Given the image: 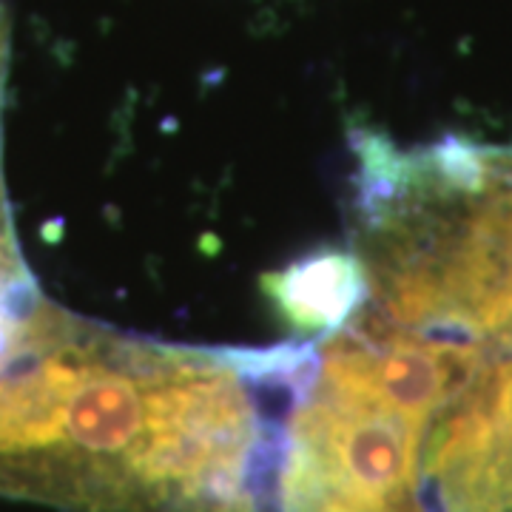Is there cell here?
<instances>
[{"mask_svg":"<svg viewBox=\"0 0 512 512\" xmlns=\"http://www.w3.org/2000/svg\"><path fill=\"white\" fill-rule=\"evenodd\" d=\"M262 291L299 339L322 336L365 299V268L350 248H319L265 276Z\"/></svg>","mask_w":512,"mask_h":512,"instance_id":"cell-1","label":"cell"},{"mask_svg":"<svg viewBox=\"0 0 512 512\" xmlns=\"http://www.w3.org/2000/svg\"><path fill=\"white\" fill-rule=\"evenodd\" d=\"M6 77H9V23L0 6V279L3 282H26L35 279L26 268V259L20 254L12 205L3 180V106H6Z\"/></svg>","mask_w":512,"mask_h":512,"instance_id":"cell-2","label":"cell"}]
</instances>
